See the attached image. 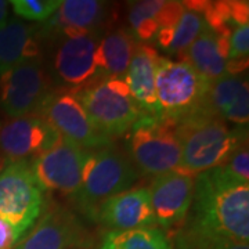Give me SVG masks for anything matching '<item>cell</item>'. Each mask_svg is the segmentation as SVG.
Returning a JSON list of instances; mask_svg holds the SVG:
<instances>
[{
  "mask_svg": "<svg viewBox=\"0 0 249 249\" xmlns=\"http://www.w3.org/2000/svg\"><path fill=\"white\" fill-rule=\"evenodd\" d=\"M190 226L248 244L249 183L231 176L222 165L194 178Z\"/></svg>",
  "mask_w": 249,
  "mask_h": 249,
  "instance_id": "1",
  "label": "cell"
},
{
  "mask_svg": "<svg viewBox=\"0 0 249 249\" xmlns=\"http://www.w3.org/2000/svg\"><path fill=\"white\" fill-rule=\"evenodd\" d=\"M181 144L180 170L196 175L223 165L248 142L247 126L230 129L219 116L204 109L178 122Z\"/></svg>",
  "mask_w": 249,
  "mask_h": 249,
  "instance_id": "2",
  "label": "cell"
},
{
  "mask_svg": "<svg viewBox=\"0 0 249 249\" xmlns=\"http://www.w3.org/2000/svg\"><path fill=\"white\" fill-rule=\"evenodd\" d=\"M137 180V170L124 154L109 145L88 151L82 170V183L72 196L91 219L97 217L100 205L121 194Z\"/></svg>",
  "mask_w": 249,
  "mask_h": 249,
  "instance_id": "3",
  "label": "cell"
},
{
  "mask_svg": "<svg viewBox=\"0 0 249 249\" xmlns=\"http://www.w3.org/2000/svg\"><path fill=\"white\" fill-rule=\"evenodd\" d=\"M72 91L94 127L108 139L126 133L144 115L124 78H100Z\"/></svg>",
  "mask_w": 249,
  "mask_h": 249,
  "instance_id": "4",
  "label": "cell"
},
{
  "mask_svg": "<svg viewBox=\"0 0 249 249\" xmlns=\"http://www.w3.org/2000/svg\"><path fill=\"white\" fill-rule=\"evenodd\" d=\"M127 148L137 169L160 176L181 168L178 124L160 115L144 114L130 127Z\"/></svg>",
  "mask_w": 249,
  "mask_h": 249,
  "instance_id": "5",
  "label": "cell"
},
{
  "mask_svg": "<svg viewBox=\"0 0 249 249\" xmlns=\"http://www.w3.org/2000/svg\"><path fill=\"white\" fill-rule=\"evenodd\" d=\"M209 82L186 61L160 57L155 75L158 115L180 122L204 107Z\"/></svg>",
  "mask_w": 249,
  "mask_h": 249,
  "instance_id": "6",
  "label": "cell"
},
{
  "mask_svg": "<svg viewBox=\"0 0 249 249\" xmlns=\"http://www.w3.org/2000/svg\"><path fill=\"white\" fill-rule=\"evenodd\" d=\"M43 190L36 180L31 162H11L0 170V217L25 237L42 212Z\"/></svg>",
  "mask_w": 249,
  "mask_h": 249,
  "instance_id": "7",
  "label": "cell"
},
{
  "mask_svg": "<svg viewBox=\"0 0 249 249\" xmlns=\"http://www.w3.org/2000/svg\"><path fill=\"white\" fill-rule=\"evenodd\" d=\"M36 112L60 136L86 151L98 150L111 144V139L100 133L91 124L72 90L49 91Z\"/></svg>",
  "mask_w": 249,
  "mask_h": 249,
  "instance_id": "8",
  "label": "cell"
},
{
  "mask_svg": "<svg viewBox=\"0 0 249 249\" xmlns=\"http://www.w3.org/2000/svg\"><path fill=\"white\" fill-rule=\"evenodd\" d=\"M88 151L60 136L50 148L31 160L42 190L75 196L82 183V170Z\"/></svg>",
  "mask_w": 249,
  "mask_h": 249,
  "instance_id": "9",
  "label": "cell"
},
{
  "mask_svg": "<svg viewBox=\"0 0 249 249\" xmlns=\"http://www.w3.org/2000/svg\"><path fill=\"white\" fill-rule=\"evenodd\" d=\"M42 60L18 64L0 75V104L11 118L31 115L49 94Z\"/></svg>",
  "mask_w": 249,
  "mask_h": 249,
  "instance_id": "10",
  "label": "cell"
},
{
  "mask_svg": "<svg viewBox=\"0 0 249 249\" xmlns=\"http://www.w3.org/2000/svg\"><path fill=\"white\" fill-rule=\"evenodd\" d=\"M60 134L39 115L11 118L0 124V157L9 163L34 160L50 148Z\"/></svg>",
  "mask_w": 249,
  "mask_h": 249,
  "instance_id": "11",
  "label": "cell"
},
{
  "mask_svg": "<svg viewBox=\"0 0 249 249\" xmlns=\"http://www.w3.org/2000/svg\"><path fill=\"white\" fill-rule=\"evenodd\" d=\"M155 222L162 227H173L184 222L193 204L194 175L173 170L155 176L148 188Z\"/></svg>",
  "mask_w": 249,
  "mask_h": 249,
  "instance_id": "12",
  "label": "cell"
},
{
  "mask_svg": "<svg viewBox=\"0 0 249 249\" xmlns=\"http://www.w3.org/2000/svg\"><path fill=\"white\" fill-rule=\"evenodd\" d=\"M100 34L65 37L58 46L54 57V68L62 83L72 86V90L86 86L96 79V50Z\"/></svg>",
  "mask_w": 249,
  "mask_h": 249,
  "instance_id": "13",
  "label": "cell"
},
{
  "mask_svg": "<svg viewBox=\"0 0 249 249\" xmlns=\"http://www.w3.org/2000/svg\"><path fill=\"white\" fill-rule=\"evenodd\" d=\"M96 220L111 229V231L142 229L157 224L148 188L126 190L106 199L98 208Z\"/></svg>",
  "mask_w": 249,
  "mask_h": 249,
  "instance_id": "14",
  "label": "cell"
},
{
  "mask_svg": "<svg viewBox=\"0 0 249 249\" xmlns=\"http://www.w3.org/2000/svg\"><path fill=\"white\" fill-rule=\"evenodd\" d=\"M204 111L227 119L238 126H247L249 121L248 80L240 75H223L209 83L205 96Z\"/></svg>",
  "mask_w": 249,
  "mask_h": 249,
  "instance_id": "15",
  "label": "cell"
},
{
  "mask_svg": "<svg viewBox=\"0 0 249 249\" xmlns=\"http://www.w3.org/2000/svg\"><path fill=\"white\" fill-rule=\"evenodd\" d=\"M231 32V29L213 32L205 24L202 32L187 50L184 61L209 83L226 75Z\"/></svg>",
  "mask_w": 249,
  "mask_h": 249,
  "instance_id": "16",
  "label": "cell"
},
{
  "mask_svg": "<svg viewBox=\"0 0 249 249\" xmlns=\"http://www.w3.org/2000/svg\"><path fill=\"white\" fill-rule=\"evenodd\" d=\"M160 55L157 50L148 45L137 43L127 71L124 83L144 114L158 115V103L155 91V75Z\"/></svg>",
  "mask_w": 249,
  "mask_h": 249,
  "instance_id": "17",
  "label": "cell"
},
{
  "mask_svg": "<svg viewBox=\"0 0 249 249\" xmlns=\"http://www.w3.org/2000/svg\"><path fill=\"white\" fill-rule=\"evenodd\" d=\"M79 241L80 229L76 219L68 212L53 211L43 216L14 249H71Z\"/></svg>",
  "mask_w": 249,
  "mask_h": 249,
  "instance_id": "18",
  "label": "cell"
},
{
  "mask_svg": "<svg viewBox=\"0 0 249 249\" xmlns=\"http://www.w3.org/2000/svg\"><path fill=\"white\" fill-rule=\"evenodd\" d=\"M39 32L40 27L19 19H10L0 28V75L21 62L40 58Z\"/></svg>",
  "mask_w": 249,
  "mask_h": 249,
  "instance_id": "19",
  "label": "cell"
},
{
  "mask_svg": "<svg viewBox=\"0 0 249 249\" xmlns=\"http://www.w3.org/2000/svg\"><path fill=\"white\" fill-rule=\"evenodd\" d=\"M106 17L104 3L96 0H64L49 18V28L60 29L65 37L88 35L97 29Z\"/></svg>",
  "mask_w": 249,
  "mask_h": 249,
  "instance_id": "20",
  "label": "cell"
},
{
  "mask_svg": "<svg viewBox=\"0 0 249 249\" xmlns=\"http://www.w3.org/2000/svg\"><path fill=\"white\" fill-rule=\"evenodd\" d=\"M130 29L121 28L104 36L98 42L96 50V67L100 78H122L133 55L134 47L137 45Z\"/></svg>",
  "mask_w": 249,
  "mask_h": 249,
  "instance_id": "21",
  "label": "cell"
},
{
  "mask_svg": "<svg viewBox=\"0 0 249 249\" xmlns=\"http://www.w3.org/2000/svg\"><path fill=\"white\" fill-rule=\"evenodd\" d=\"M205 21L199 13L184 7L178 21L169 29H160L155 40L160 49L178 55L180 61H184L188 47L193 45L198 35L202 32Z\"/></svg>",
  "mask_w": 249,
  "mask_h": 249,
  "instance_id": "22",
  "label": "cell"
},
{
  "mask_svg": "<svg viewBox=\"0 0 249 249\" xmlns=\"http://www.w3.org/2000/svg\"><path fill=\"white\" fill-rule=\"evenodd\" d=\"M100 249H172L165 232L155 227L108 231Z\"/></svg>",
  "mask_w": 249,
  "mask_h": 249,
  "instance_id": "23",
  "label": "cell"
},
{
  "mask_svg": "<svg viewBox=\"0 0 249 249\" xmlns=\"http://www.w3.org/2000/svg\"><path fill=\"white\" fill-rule=\"evenodd\" d=\"M165 1L162 0H144L134 1L130 6L129 21L132 25V34L140 42L154 40L160 31L158 16Z\"/></svg>",
  "mask_w": 249,
  "mask_h": 249,
  "instance_id": "24",
  "label": "cell"
},
{
  "mask_svg": "<svg viewBox=\"0 0 249 249\" xmlns=\"http://www.w3.org/2000/svg\"><path fill=\"white\" fill-rule=\"evenodd\" d=\"M178 249H249L248 244L224 238L188 226L176 237Z\"/></svg>",
  "mask_w": 249,
  "mask_h": 249,
  "instance_id": "25",
  "label": "cell"
},
{
  "mask_svg": "<svg viewBox=\"0 0 249 249\" xmlns=\"http://www.w3.org/2000/svg\"><path fill=\"white\" fill-rule=\"evenodd\" d=\"M14 13L28 21L45 22L58 10L61 0H13Z\"/></svg>",
  "mask_w": 249,
  "mask_h": 249,
  "instance_id": "26",
  "label": "cell"
},
{
  "mask_svg": "<svg viewBox=\"0 0 249 249\" xmlns=\"http://www.w3.org/2000/svg\"><path fill=\"white\" fill-rule=\"evenodd\" d=\"M249 53V25H240L232 29L230 36V50L227 61L248 60Z\"/></svg>",
  "mask_w": 249,
  "mask_h": 249,
  "instance_id": "27",
  "label": "cell"
},
{
  "mask_svg": "<svg viewBox=\"0 0 249 249\" xmlns=\"http://www.w3.org/2000/svg\"><path fill=\"white\" fill-rule=\"evenodd\" d=\"M231 176L241 181H249V151L248 145L244 144L222 165Z\"/></svg>",
  "mask_w": 249,
  "mask_h": 249,
  "instance_id": "28",
  "label": "cell"
},
{
  "mask_svg": "<svg viewBox=\"0 0 249 249\" xmlns=\"http://www.w3.org/2000/svg\"><path fill=\"white\" fill-rule=\"evenodd\" d=\"M21 240L22 235L17 229L6 219L0 217V249H14Z\"/></svg>",
  "mask_w": 249,
  "mask_h": 249,
  "instance_id": "29",
  "label": "cell"
},
{
  "mask_svg": "<svg viewBox=\"0 0 249 249\" xmlns=\"http://www.w3.org/2000/svg\"><path fill=\"white\" fill-rule=\"evenodd\" d=\"M9 1L0 0V28L7 24L9 21Z\"/></svg>",
  "mask_w": 249,
  "mask_h": 249,
  "instance_id": "30",
  "label": "cell"
}]
</instances>
